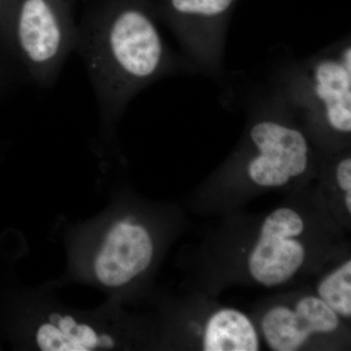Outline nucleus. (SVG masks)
I'll list each match as a JSON object with an SVG mask.
<instances>
[{
    "mask_svg": "<svg viewBox=\"0 0 351 351\" xmlns=\"http://www.w3.org/2000/svg\"><path fill=\"white\" fill-rule=\"evenodd\" d=\"M239 0H154L163 21L195 71L212 77L223 73L228 25Z\"/></svg>",
    "mask_w": 351,
    "mask_h": 351,
    "instance_id": "39448f33",
    "label": "nucleus"
},
{
    "mask_svg": "<svg viewBox=\"0 0 351 351\" xmlns=\"http://www.w3.org/2000/svg\"><path fill=\"white\" fill-rule=\"evenodd\" d=\"M18 0H0V18L10 20Z\"/></svg>",
    "mask_w": 351,
    "mask_h": 351,
    "instance_id": "ddd939ff",
    "label": "nucleus"
},
{
    "mask_svg": "<svg viewBox=\"0 0 351 351\" xmlns=\"http://www.w3.org/2000/svg\"><path fill=\"white\" fill-rule=\"evenodd\" d=\"M336 184L341 191L351 193V158L350 156L339 157L334 168Z\"/></svg>",
    "mask_w": 351,
    "mask_h": 351,
    "instance_id": "f8f14e48",
    "label": "nucleus"
},
{
    "mask_svg": "<svg viewBox=\"0 0 351 351\" xmlns=\"http://www.w3.org/2000/svg\"><path fill=\"white\" fill-rule=\"evenodd\" d=\"M36 341L43 351H91L115 345L110 335L100 334L91 325L59 313L50 314L48 320L39 325Z\"/></svg>",
    "mask_w": 351,
    "mask_h": 351,
    "instance_id": "1a4fd4ad",
    "label": "nucleus"
},
{
    "mask_svg": "<svg viewBox=\"0 0 351 351\" xmlns=\"http://www.w3.org/2000/svg\"><path fill=\"white\" fill-rule=\"evenodd\" d=\"M11 20L16 47L32 82L54 84L77 45L75 0H18Z\"/></svg>",
    "mask_w": 351,
    "mask_h": 351,
    "instance_id": "20e7f679",
    "label": "nucleus"
},
{
    "mask_svg": "<svg viewBox=\"0 0 351 351\" xmlns=\"http://www.w3.org/2000/svg\"><path fill=\"white\" fill-rule=\"evenodd\" d=\"M245 147L239 157L244 177L265 189L282 188L308 174L309 136L274 91L252 105Z\"/></svg>",
    "mask_w": 351,
    "mask_h": 351,
    "instance_id": "7ed1b4c3",
    "label": "nucleus"
},
{
    "mask_svg": "<svg viewBox=\"0 0 351 351\" xmlns=\"http://www.w3.org/2000/svg\"><path fill=\"white\" fill-rule=\"evenodd\" d=\"M317 297L334 311L339 318L351 317V262L330 272L317 286Z\"/></svg>",
    "mask_w": 351,
    "mask_h": 351,
    "instance_id": "9b49d317",
    "label": "nucleus"
},
{
    "mask_svg": "<svg viewBox=\"0 0 351 351\" xmlns=\"http://www.w3.org/2000/svg\"><path fill=\"white\" fill-rule=\"evenodd\" d=\"M201 346L205 351H258L260 335L246 314L221 308L205 323Z\"/></svg>",
    "mask_w": 351,
    "mask_h": 351,
    "instance_id": "9d476101",
    "label": "nucleus"
},
{
    "mask_svg": "<svg viewBox=\"0 0 351 351\" xmlns=\"http://www.w3.org/2000/svg\"><path fill=\"white\" fill-rule=\"evenodd\" d=\"M154 253L147 228L130 219H120L108 228L95 254V276L101 285L122 287L149 269Z\"/></svg>",
    "mask_w": 351,
    "mask_h": 351,
    "instance_id": "0eeeda50",
    "label": "nucleus"
},
{
    "mask_svg": "<svg viewBox=\"0 0 351 351\" xmlns=\"http://www.w3.org/2000/svg\"><path fill=\"white\" fill-rule=\"evenodd\" d=\"M158 20L154 0H99L78 27L76 49L108 125L145 88L193 69L164 40Z\"/></svg>",
    "mask_w": 351,
    "mask_h": 351,
    "instance_id": "f257e3e1",
    "label": "nucleus"
},
{
    "mask_svg": "<svg viewBox=\"0 0 351 351\" xmlns=\"http://www.w3.org/2000/svg\"><path fill=\"white\" fill-rule=\"evenodd\" d=\"M304 230V219L292 208H278L265 219L247 262L256 282L274 287L295 276L306 260V248L298 239Z\"/></svg>",
    "mask_w": 351,
    "mask_h": 351,
    "instance_id": "423d86ee",
    "label": "nucleus"
},
{
    "mask_svg": "<svg viewBox=\"0 0 351 351\" xmlns=\"http://www.w3.org/2000/svg\"><path fill=\"white\" fill-rule=\"evenodd\" d=\"M272 91L287 106L308 136L341 143L351 132L350 38L313 56L277 71Z\"/></svg>",
    "mask_w": 351,
    "mask_h": 351,
    "instance_id": "f03ea898",
    "label": "nucleus"
},
{
    "mask_svg": "<svg viewBox=\"0 0 351 351\" xmlns=\"http://www.w3.org/2000/svg\"><path fill=\"white\" fill-rule=\"evenodd\" d=\"M339 323L341 318L317 295H306L294 307H270L261 320V330L270 350L295 351L311 337L337 331Z\"/></svg>",
    "mask_w": 351,
    "mask_h": 351,
    "instance_id": "6e6552de",
    "label": "nucleus"
}]
</instances>
